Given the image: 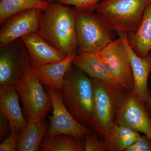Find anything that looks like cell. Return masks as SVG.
Here are the masks:
<instances>
[{
    "instance_id": "8",
    "label": "cell",
    "mask_w": 151,
    "mask_h": 151,
    "mask_svg": "<svg viewBox=\"0 0 151 151\" xmlns=\"http://www.w3.org/2000/svg\"><path fill=\"white\" fill-rule=\"evenodd\" d=\"M52 103V114L50 124L45 137L65 134L81 139L92 132L88 127L78 122L66 107L60 90L47 86Z\"/></svg>"
},
{
    "instance_id": "23",
    "label": "cell",
    "mask_w": 151,
    "mask_h": 151,
    "mask_svg": "<svg viewBox=\"0 0 151 151\" xmlns=\"http://www.w3.org/2000/svg\"><path fill=\"white\" fill-rule=\"evenodd\" d=\"M84 138V151H107L104 140H100L97 136L92 134V133L86 135Z\"/></svg>"
},
{
    "instance_id": "27",
    "label": "cell",
    "mask_w": 151,
    "mask_h": 151,
    "mask_svg": "<svg viewBox=\"0 0 151 151\" xmlns=\"http://www.w3.org/2000/svg\"><path fill=\"white\" fill-rule=\"evenodd\" d=\"M147 104L150 110V111H151V94L150 97V100H149L148 103H147Z\"/></svg>"
},
{
    "instance_id": "12",
    "label": "cell",
    "mask_w": 151,
    "mask_h": 151,
    "mask_svg": "<svg viewBox=\"0 0 151 151\" xmlns=\"http://www.w3.org/2000/svg\"><path fill=\"white\" fill-rule=\"evenodd\" d=\"M116 33L123 40L129 57L134 80L132 92L139 99L147 103L151 95L148 83L151 73V52L145 58L140 57L130 47L126 33Z\"/></svg>"
},
{
    "instance_id": "16",
    "label": "cell",
    "mask_w": 151,
    "mask_h": 151,
    "mask_svg": "<svg viewBox=\"0 0 151 151\" xmlns=\"http://www.w3.org/2000/svg\"><path fill=\"white\" fill-rule=\"evenodd\" d=\"M73 64L92 79L120 84L111 75L100 57L96 53L78 52L73 60Z\"/></svg>"
},
{
    "instance_id": "22",
    "label": "cell",
    "mask_w": 151,
    "mask_h": 151,
    "mask_svg": "<svg viewBox=\"0 0 151 151\" xmlns=\"http://www.w3.org/2000/svg\"><path fill=\"white\" fill-rule=\"evenodd\" d=\"M59 3L73 6L77 11H94L95 6L102 0H58Z\"/></svg>"
},
{
    "instance_id": "19",
    "label": "cell",
    "mask_w": 151,
    "mask_h": 151,
    "mask_svg": "<svg viewBox=\"0 0 151 151\" xmlns=\"http://www.w3.org/2000/svg\"><path fill=\"white\" fill-rule=\"evenodd\" d=\"M47 127L45 120L28 123L20 133L17 151L38 150L42 138L46 135Z\"/></svg>"
},
{
    "instance_id": "18",
    "label": "cell",
    "mask_w": 151,
    "mask_h": 151,
    "mask_svg": "<svg viewBox=\"0 0 151 151\" xmlns=\"http://www.w3.org/2000/svg\"><path fill=\"white\" fill-rule=\"evenodd\" d=\"M140 136L139 132L115 123L103 138L107 151H126Z\"/></svg>"
},
{
    "instance_id": "2",
    "label": "cell",
    "mask_w": 151,
    "mask_h": 151,
    "mask_svg": "<svg viewBox=\"0 0 151 151\" xmlns=\"http://www.w3.org/2000/svg\"><path fill=\"white\" fill-rule=\"evenodd\" d=\"M76 67H71L65 76V83L60 90L63 99L77 121L94 129V83L92 78Z\"/></svg>"
},
{
    "instance_id": "28",
    "label": "cell",
    "mask_w": 151,
    "mask_h": 151,
    "mask_svg": "<svg viewBox=\"0 0 151 151\" xmlns=\"http://www.w3.org/2000/svg\"><path fill=\"white\" fill-rule=\"evenodd\" d=\"M44 1H45L47 2L50 4H52L53 3V2H54V0H44Z\"/></svg>"
},
{
    "instance_id": "6",
    "label": "cell",
    "mask_w": 151,
    "mask_h": 151,
    "mask_svg": "<svg viewBox=\"0 0 151 151\" xmlns=\"http://www.w3.org/2000/svg\"><path fill=\"white\" fill-rule=\"evenodd\" d=\"M92 79L94 88V129L103 138L115 124L118 105L127 90L120 84Z\"/></svg>"
},
{
    "instance_id": "15",
    "label": "cell",
    "mask_w": 151,
    "mask_h": 151,
    "mask_svg": "<svg viewBox=\"0 0 151 151\" xmlns=\"http://www.w3.org/2000/svg\"><path fill=\"white\" fill-rule=\"evenodd\" d=\"M77 52L68 55L60 62L32 66L33 71L42 84L60 91L65 83V76L73 65Z\"/></svg>"
},
{
    "instance_id": "26",
    "label": "cell",
    "mask_w": 151,
    "mask_h": 151,
    "mask_svg": "<svg viewBox=\"0 0 151 151\" xmlns=\"http://www.w3.org/2000/svg\"><path fill=\"white\" fill-rule=\"evenodd\" d=\"M10 129L9 123L6 117L0 113V139L3 140L7 137Z\"/></svg>"
},
{
    "instance_id": "20",
    "label": "cell",
    "mask_w": 151,
    "mask_h": 151,
    "mask_svg": "<svg viewBox=\"0 0 151 151\" xmlns=\"http://www.w3.org/2000/svg\"><path fill=\"white\" fill-rule=\"evenodd\" d=\"M79 139L65 134L45 137L41 143L40 150L42 151H84V143Z\"/></svg>"
},
{
    "instance_id": "13",
    "label": "cell",
    "mask_w": 151,
    "mask_h": 151,
    "mask_svg": "<svg viewBox=\"0 0 151 151\" xmlns=\"http://www.w3.org/2000/svg\"><path fill=\"white\" fill-rule=\"evenodd\" d=\"M21 39L26 48L32 66L60 62L67 56L52 46L38 32L25 36Z\"/></svg>"
},
{
    "instance_id": "1",
    "label": "cell",
    "mask_w": 151,
    "mask_h": 151,
    "mask_svg": "<svg viewBox=\"0 0 151 151\" xmlns=\"http://www.w3.org/2000/svg\"><path fill=\"white\" fill-rule=\"evenodd\" d=\"M76 11L60 3L42 10L38 33L65 55L77 52Z\"/></svg>"
},
{
    "instance_id": "24",
    "label": "cell",
    "mask_w": 151,
    "mask_h": 151,
    "mask_svg": "<svg viewBox=\"0 0 151 151\" xmlns=\"http://www.w3.org/2000/svg\"><path fill=\"white\" fill-rule=\"evenodd\" d=\"M126 151H151V139L145 134L141 135Z\"/></svg>"
},
{
    "instance_id": "10",
    "label": "cell",
    "mask_w": 151,
    "mask_h": 151,
    "mask_svg": "<svg viewBox=\"0 0 151 151\" xmlns=\"http://www.w3.org/2000/svg\"><path fill=\"white\" fill-rule=\"evenodd\" d=\"M42 10L33 8L19 12L4 22L0 31V47L8 45L25 36L37 32Z\"/></svg>"
},
{
    "instance_id": "25",
    "label": "cell",
    "mask_w": 151,
    "mask_h": 151,
    "mask_svg": "<svg viewBox=\"0 0 151 151\" xmlns=\"http://www.w3.org/2000/svg\"><path fill=\"white\" fill-rule=\"evenodd\" d=\"M20 133L18 131L11 132L10 135L0 145V151H17V144Z\"/></svg>"
},
{
    "instance_id": "7",
    "label": "cell",
    "mask_w": 151,
    "mask_h": 151,
    "mask_svg": "<svg viewBox=\"0 0 151 151\" xmlns=\"http://www.w3.org/2000/svg\"><path fill=\"white\" fill-rule=\"evenodd\" d=\"M145 102L127 90L119 102L115 123L143 133L151 139V114Z\"/></svg>"
},
{
    "instance_id": "14",
    "label": "cell",
    "mask_w": 151,
    "mask_h": 151,
    "mask_svg": "<svg viewBox=\"0 0 151 151\" xmlns=\"http://www.w3.org/2000/svg\"><path fill=\"white\" fill-rule=\"evenodd\" d=\"M0 113L8 120L11 132H20L28 124L22 113L18 94L13 85L0 86Z\"/></svg>"
},
{
    "instance_id": "21",
    "label": "cell",
    "mask_w": 151,
    "mask_h": 151,
    "mask_svg": "<svg viewBox=\"0 0 151 151\" xmlns=\"http://www.w3.org/2000/svg\"><path fill=\"white\" fill-rule=\"evenodd\" d=\"M51 5L44 0H1L0 22L2 23L12 16L22 11L33 8L44 10Z\"/></svg>"
},
{
    "instance_id": "9",
    "label": "cell",
    "mask_w": 151,
    "mask_h": 151,
    "mask_svg": "<svg viewBox=\"0 0 151 151\" xmlns=\"http://www.w3.org/2000/svg\"><path fill=\"white\" fill-rule=\"evenodd\" d=\"M98 55L111 75L125 89L133 90L134 77L129 57L122 38L114 40Z\"/></svg>"
},
{
    "instance_id": "3",
    "label": "cell",
    "mask_w": 151,
    "mask_h": 151,
    "mask_svg": "<svg viewBox=\"0 0 151 151\" xmlns=\"http://www.w3.org/2000/svg\"><path fill=\"white\" fill-rule=\"evenodd\" d=\"M20 97L28 123L44 120L52 108L51 100L33 71L26 48L22 59V73L14 85Z\"/></svg>"
},
{
    "instance_id": "11",
    "label": "cell",
    "mask_w": 151,
    "mask_h": 151,
    "mask_svg": "<svg viewBox=\"0 0 151 151\" xmlns=\"http://www.w3.org/2000/svg\"><path fill=\"white\" fill-rule=\"evenodd\" d=\"M25 46L21 39L1 48L0 86L13 85L21 77Z\"/></svg>"
},
{
    "instance_id": "17",
    "label": "cell",
    "mask_w": 151,
    "mask_h": 151,
    "mask_svg": "<svg viewBox=\"0 0 151 151\" xmlns=\"http://www.w3.org/2000/svg\"><path fill=\"white\" fill-rule=\"evenodd\" d=\"M128 43L138 56L145 58L151 52V3L145 10L137 29L126 34Z\"/></svg>"
},
{
    "instance_id": "4",
    "label": "cell",
    "mask_w": 151,
    "mask_h": 151,
    "mask_svg": "<svg viewBox=\"0 0 151 151\" xmlns=\"http://www.w3.org/2000/svg\"><path fill=\"white\" fill-rule=\"evenodd\" d=\"M150 3L151 0H102L94 12L110 29L129 33L137 29Z\"/></svg>"
},
{
    "instance_id": "5",
    "label": "cell",
    "mask_w": 151,
    "mask_h": 151,
    "mask_svg": "<svg viewBox=\"0 0 151 151\" xmlns=\"http://www.w3.org/2000/svg\"><path fill=\"white\" fill-rule=\"evenodd\" d=\"M76 24L78 52L98 53L114 40L115 31L109 28L94 11H76Z\"/></svg>"
}]
</instances>
